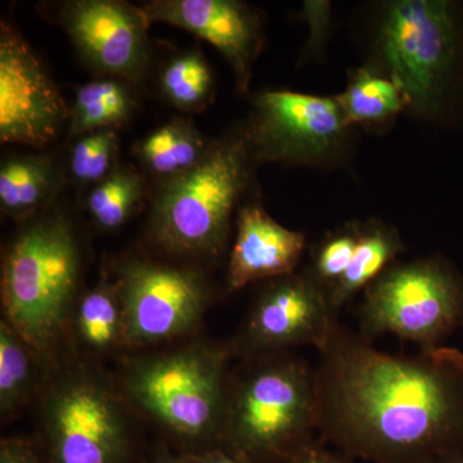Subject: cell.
Masks as SVG:
<instances>
[{"mask_svg": "<svg viewBox=\"0 0 463 463\" xmlns=\"http://www.w3.org/2000/svg\"><path fill=\"white\" fill-rule=\"evenodd\" d=\"M127 402L85 368L60 374L45 390L42 431L47 463H132Z\"/></svg>", "mask_w": 463, "mask_h": 463, "instance_id": "8", "label": "cell"}, {"mask_svg": "<svg viewBox=\"0 0 463 463\" xmlns=\"http://www.w3.org/2000/svg\"><path fill=\"white\" fill-rule=\"evenodd\" d=\"M336 322L327 292L306 272L289 274L265 286L231 347L234 355L249 358L283 354L294 346L318 349Z\"/></svg>", "mask_w": 463, "mask_h": 463, "instance_id": "11", "label": "cell"}, {"mask_svg": "<svg viewBox=\"0 0 463 463\" xmlns=\"http://www.w3.org/2000/svg\"><path fill=\"white\" fill-rule=\"evenodd\" d=\"M209 148L194 125L174 120L148 134L139 143L138 155L149 172L167 181L196 166Z\"/></svg>", "mask_w": 463, "mask_h": 463, "instance_id": "19", "label": "cell"}, {"mask_svg": "<svg viewBox=\"0 0 463 463\" xmlns=\"http://www.w3.org/2000/svg\"><path fill=\"white\" fill-rule=\"evenodd\" d=\"M149 25L169 24L199 36L230 63L240 93H246L263 50V23L249 5L237 0H155L141 7Z\"/></svg>", "mask_w": 463, "mask_h": 463, "instance_id": "14", "label": "cell"}, {"mask_svg": "<svg viewBox=\"0 0 463 463\" xmlns=\"http://www.w3.org/2000/svg\"><path fill=\"white\" fill-rule=\"evenodd\" d=\"M0 463H44L32 441L25 438H3L0 443Z\"/></svg>", "mask_w": 463, "mask_h": 463, "instance_id": "29", "label": "cell"}, {"mask_svg": "<svg viewBox=\"0 0 463 463\" xmlns=\"http://www.w3.org/2000/svg\"><path fill=\"white\" fill-rule=\"evenodd\" d=\"M152 463H246L230 455L221 447L200 450L172 452L165 447L158 448Z\"/></svg>", "mask_w": 463, "mask_h": 463, "instance_id": "28", "label": "cell"}, {"mask_svg": "<svg viewBox=\"0 0 463 463\" xmlns=\"http://www.w3.org/2000/svg\"><path fill=\"white\" fill-rule=\"evenodd\" d=\"M336 99L349 127L376 133L389 130L408 109L398 84L370 62L350 70L345 90Z\"/></svg>", "mask_w": 463, "mask_h": 463, "instance_id": "16", "label": "cell"}, {"mask_svg": "<svg viewBox=\"0 0 463 463\" xmlns=\"http://www.w3.org/2000/svg\"><path fill=\"white\" fill-rule=\"evenodd\" d=\"M359 240V222H347L328 232L313 250L307 276L330 295L352 263Z\"/></svg>", "mask_w": 463, "mask_h": 463, "instance_id": "25", "label": "cell"}, {"mask_svg": "<svg viewBox=\"0 0 463 463\" xmlns=\"http://www.w3.org/2000/svg\"><path fill=\"white\" fill-rule=\"evenodd\" d=\"M361 334L394 335L421 350L463 328V274L441 255L395 261L364 291Z\"/></svg>", "mask_w": 463, "mask_h": 463, "instance_id": "7", "label": "cell"}, {"mask_svg": "<svg viewBox=\"0 0 463 463\" xmlns=\"http://www.w3.org/2000/svg\"><path fill=\"white\" fill-rule=\"evenodd\" d=\"M118 154V137L114 130H99L81 136L72 147L70 170L78 182H102L111 174Z\"/></svg>", "mask_w": 463, "mask_h": 463, "instance_id": "26", "label": "cell"}, {"mask_svg": "<svg viewBox=\"0 0 463 463\" xmlns=\"http://www.w3.org/2000/svg\"><path fill=\"white\" fill-rule=\"evenodd\" d=\"M254 163L245 128L213 143L196 166L158 192L149 216L154 242L176 257H219Z\"/></svg>", "mask_w": 463, "mask_h": 463, "instance_id": "6", "label": "cell"}, {"mask_svg": "<svg viewBox=\"0 0 463 463\" xmlns=\"http://www.w3.org/2000/svg\"><path fill=\"white\" fill-rule=\"evenodd\" d=\"M62 25L90 65L138 81L148 60L149 24L141 8L118 0H75L63 5Z\"/></svg>", "mask_w": 463, "mask_h": 463, "instance_id": "13", "label": "cell"}, {"mask_svg": "<svg viewBox=\"0 0 463 463\" xmlns=\"http://www.w3.org/2000/svg\"><path fill=\"white\" fill-rule=\"evenodd\" d=\"M143 182L129 169L109 174L88 197V213L94 223L105 231H114L127 223L142 200Z\"/></svg>", "mask_w": 463, "mask_h": 463, "instance_id": "24", "label": "cell"}, {"mask_svg": "<svg viewBox=\"0 0 463 463\" xmlns=\"http://www.w3.org/2000/svg\"><path fill=\"white\" fill-rule=\"evenodd\" d=\"M67 112L60 90L29 43L8 23L0 27V141L43 147Z\"/></svg>", "mask_w": 463, "mask_h": 463, "instance_id": "12", "label": "cell"}, {"mask_svg": "<svg viewBox=\"0 0 463 463\" xmlns=\"http://www.w3.org/2000/svg\"><path fill=\"white\" fill-rule=\"evenodd\" d=\"M124 313L125 349L172 343L194 334L212 298L197 270L128 259L116 279Z\"/></svg>", "mask_w": 463, "mask_h": 463, "instance_id": "10", "label": "cell"}, {"mask_svg": "<svg viewBox=\"0 0 463 463\" xmlns=\"http://www.w3.org/2000/svg\"><path fill=\"white\" fill-rule=\"evenodd\" d=\"M254 359L232 377L218 447L246 463H286L318 430L316 370L285 354Z\"/></svg>", "mask_w": 463, "mask_h": 463, "instance_id": "4", "label": "cell"}, {"mask_svg": "<svg viewBox=\"0 0 463 463\" xmlns=\"http://www.w3.org/2000/svg\"><path fill=\"white\" fill-rule=\"evenodd\" d=\"M407 99V115L463 128V2L389 0L377 5L373 56Z\"/></svg>", "mask_w": 463, "mask_h": 463, "instance_id": "2", "label": "cell"}, {"mask_svg": "<svg viewBox=\"0 0 463 463\" xmlns=\"http://www.w3.org/2000/svg\"><path fill=\"white\" fill-rule=\"evenodd\" d=\"M435 463H463V450L447 456L446 458L440 459V461Z\"/></svg>", "mask_w": 463, "mask_h": 463, "instance_id": "31", "label": "cell"}, {"mask_svg": "<svg viewBox=\"0 0 463 463\" xmlns=\"http://www.w3.org/2000/svg\"><path fill=\"white\" fill-rule=\"evenodd\" d=\"M245 129L255 163L318 170L344 165L355 138L336 96L291 90L257 94Z\"/></svg>", "mask_w": 463, "mask_h": 463, "instance_id": "9", "label": "cell"}, {"mask_svg": "<svg viewBox=\"0 0 463 463\" xmlns=\"http://www.w3.org/2000/svg\"><path fill=\"white\" fill-rule=\"evenodd\" d=\"M76 340L93 354L125 347L124 313L115 281L102 276L79 298L71 319Z\"/></svg>", "mask_w": 463, "mask_h": 463, "instance_id": "18", "label": "cell"}, {"mask_svg": "<svg viewBox=\"0 0 463 463\" xmlns=\"http://www.w3.org/2000/svg\"><path fill=\"white\" fill-rule=\"evenodd\" d=\"M286 463H350L343 457L336 456L330 450L325 449L316 441L307 444V446L301 448L298 453H295L291 458Z\"/></svg>", "mask_w": 463, "mask_h": 463, "instance_id": "30", "label": "cell"}, {"mask_svg": "<svg viewBox=\"0 0 463 463\" xmlns=\"http://www.w3.org/2000/svg\"><path fill=\"white\" fill-rule=\"evenodd\" d=\"M53 183V169L45 157H14L0 169V205L5 215L25 219L41 209Z\"/></svg>", "mask_w": 463, "mask_h": 463, "instance_id": "21", "label": "cell"}, {"mask_svg": "<svg viewBox=\"0 0 463 463\" xmlns=\"http://www.w3.org/2000/svg\"><path fill=\"white\" fill-rule=\"evenodd\" d=\"M80 250L61 216L27 225L9 243L2 264V307L8 322L43 364L53 361L78 303Z\"/></svg>", "mask_w": 463, "mask_h": 463, "instance_id": "5", "label": "cell"}, {"mask_svg": "<svg viewBox=\"0 0 463 463\" xmlns=\"http://www.w3.org/2000/svg\"><path fill=\"white\" fill-rule=\"evenodd\" d=\"M298 16L309 27L303 60H318L325 54L331 36L332 3L327 0H307L301 5Z\"/></svg>", "mask_w": 463, "mask_h": 463, "instance_id": "27", "label": "cell"}, {"mask_svg": "<svg viewBox=\"0 0 463 463\" xmlns=\"http://www.w3.org/2000/svg\"><path fill=\"white\" fill-rule=\"evenodd\" d=\"M134 102L129 91L116 80L85 84L76 91L70 133L81 137L120 127L130 118Z\"/></svg>", "mask_w": 463, "mask_h": 463, "instance_id": "22", "label": "cell"}, {"mask_svg": "<svg viewBox=\"0 0 463 463\" xmlns=\"http://www.w3.org/2000/svg\"><path fill=\"white\" fill-rule=\"evenodd\" d=\"M213 74L199 52L174 57L161 72L160 85L165 99L182 111H197L212 100Z\"/></svg>", "mask_w": 463, "mask_h": 463, "instance_id": "23", "label": "cell"}, {"mask_svg": "<svg viewBox=\"0 0 463 463\" xmlns=\"http://www.w3.org/2000/svg\"><path fill=\"white\" fill-rule=\"evenodd\" d=\"M232 355L231 345L200 341L134 358L121 374V397L187 450L218 447Z\"/></svg>", "mask_w": 463, "mask_h": 463, "instance_id": "3", "label": "cell"}, {"mask_svg": "<svg viewBox=\"0 0 463 463\" xmlns=\"http://www.w3.org/2000/svg\"><path fill=\"white\" fill-rule=\"evenodd\" d=\"M405 250L397 228L371 218L359 222L358 246L346 272L328 295L335 313L346 306L356 294L364 291Z\"/></svg>", "mask_w": 463, "mask_h": 463, "instance_id": "17", "label": "cell"}, {"mask_svg": "<svg viewBox=\"0 0 463 463\" xmlns=\"http://www.w3.org/2000/svg\"><path fill=\"white\" fill-rule=\"evenodd\" d=\"M35 350L8 322L0 323V414L3 421L14 416L32 399L36 383Z\"/></svg>", "mask_w": 463, "mask_h": 463, "instance_id": "20", "label": "cell"}, {"mask_svg": "<svg viewBox=\"0 0 463 463\" xmlns=\"http://www.w3.org/2000/svg\"><path fill=\"white\" fill-rule=\"evenodd\" d=\"M318 431L371 463H435L463 450V353L381 352L336 322L318 347Z\"/></svg>", "mask_w": 463, "mask_h": 463, "instance_id": "1", "label": "cell"}, {"mask_svg": "<svg viewBox=\"0 0 463 463\" xmlns=\"http://www.w3.org/2000/svg\"><path fill=\"white\" fill-rule=\"evenodd\" d=\"M304 249L306 236L301 232L283 227L254 203L240 207L228 264V291L294 274Z\"/></svg>", "mask_w": 463, "mask_h": 463, "instance_id": "15", "label": "cell"}]
</instances>
